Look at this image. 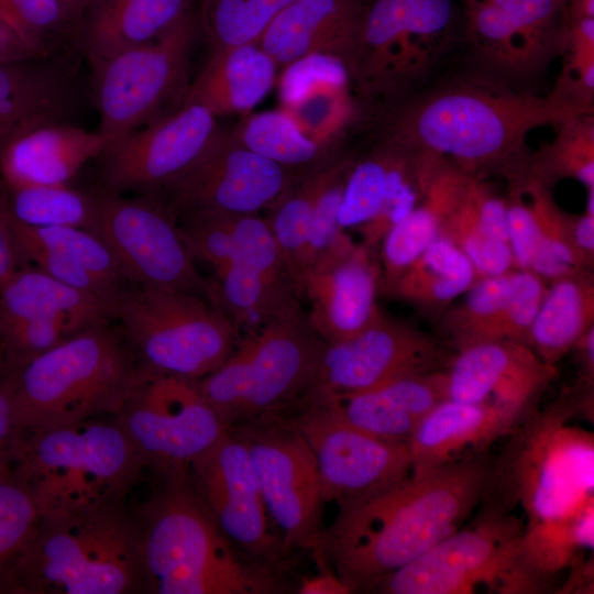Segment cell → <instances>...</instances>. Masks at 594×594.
I'll list each match as a JSON object with an SVG mask.
<instances>
[{
    "mask_svg": "<svg viewBox=\"0 0 594 594\" xmlns=\"http://www.w3.org/2000/svg\"><path fill=\"white\" fill-rule=\"evenodd\" d=\"M521 29L547 55L562 44L558 0H485Z\"/></svg>",
    "mask_w": 594,
    "mask_h": 594,
    "instance_id": "681fc988",
    "label": "cell"
},
{
    "mask_svg": "<svg viewBox=\"0 0 594 594\" xmlns=\"http://www.w3.org/2000/svg\"><path fill=\"white\" fill-rule=\"evenodd\" d=\"M302 173L252 152L231 130L220 129L205 153L157 197L175 220L198 211L260 213Z\"/></svg>",
    "mask_w": 594,
    "mask_h": 594,
    "instance_id": "e0dca14e",
    "label": "cell"
},
{
    "mask_svg": "<svg viewBox=\"0 0 594 594\" xmlns=\"http://www.w3.org/2000/svg\"><path fill=\"white\" fill-rule=\"evenodd\" d=\"M245 442L285 557L311 549L324 504L317 465L299 431L282 411L229 428Z\"/></svg>",
    "mask_w": 594,
    "mask_h": 594,
    "instance_id": "9a60e30c",
    "label": "cell"
},
{
    "mask_svg": "<svg viewBox=\"0 0 594 594\" xmlns=\"http://www.w3.org/2000/svg\"><path fill=\"white\" fill-rule=\"evenodd\" d=\"M468 178L443 220L440 235L462 251L480 278L502 275L514 270L510 248L495 238L480 219L466 191Z\"/></svg>",
    "mask_w": 594,
    "mask_h": 594,
    "instance_id": "ee69618b",
    "label": "cell"
},
{
    "mask_svg": "<svg viewBox=\"0 0 594 594\" xmlns=\"http://www.w3.org/2000/svg\"><path fill=\"white\" fill-rule=\"evenodd\" d=\"M367 0H296L266 28L257 44L278 70L311 55H328L349 69Z\"/></svg>",
    "mask_w": 594,
    "mask_h": 594,
    "instance_id": "cb8c5ba5",
    "label": "cell"
},
{
    "mask_svg": "<svg viewBox=\"0 0 594 594\" xmlns=\"http://www.w3.org/2000/svg\"><path fill=\"white\" fill-rule=\"evenodd\" d=\"M231 132L246 148L297 172L309 170L339 154L304 133L283 109L243 114Z\"/></svg>",
    "mask_w": 594,
    "mask_h": 594,
    "instance_id": "d590c367",
    "label": "cell"
},
{
    "mask_svg": "<svg viewBox=\"0 0 594 594\" xmlns=\"http://www.w3.org/2000/svg\"><path fill=\"white\" fill-rule=\"evenodd\" d=\"M41 515L11 459L0 460V594L10 570L32 537Z\"/></svg>",
    "mask_w": 594,
    "mask_h": 594,
    "instance_id": "f6af8a7d",
    "label": "cell"
},
{
    "mask_svg": "<svg viewBox=\"0 0 594 594\" xmlns=\"http://www.w3.org/2000/svg\"><path fill=\"white\" fill-rule=\"evenodd\" d=\"M16 255L7 219L0 205V287L19 268Z\"/></svg>",
    "mask_w": 594,
    "mask_h": 594,
    "instance_id": "9f6ffc18",
    "label": "cell"
},
{
    "mask_svg": "<svg viewBox=\"0 0 594 594\" xmlns=\"http://www.w3.org/2000/svg\"><path fill=\"white\" fill-rule=\"evenodd\" d=\"M442 370L400 376L360 392L300 398L364 432L408 444L424 417L446 399Z\"/></svg>",
    "mask_w": 594,
    "mask_h": 594,
    "instance_id": "603a6c76",
    "label": "cell"
},
{
    "mask_svg": "<svg viewBox=\"0 0 594 594\" xmlns=\"http://www.w3.org/2000/svg\"><path fill=\"white\" fill-rule=\"evenodd\" d=\"M194 0H90L80 41L92 67L152 42L193 12Z\"/></svg>",
    "mask_w": 594,
    "mask_h": 594,
    "instance_id": "f1b7e54d",
    "label": "cell"
},
{
    "mask_svg": "<svg viewBox=\"0 0 594 594\" xmlns=\"http://www.w3.org/2000/svg\"><path fill=\"white\" fill-rule=\"evenodd\" d=\"M113 419L145 468L162 479L187 476L193 461L227 429L198 381L153 371Z\"/></svg>",
    "mask_w": 594,
    "mask_h": 594,
    "instance_id": "4fadbf2b",
    "label": "cell"
},
{
    "mask_svg": "<svg viewBox=\"0 0 594 594\" xmlns=\"http://www.w3.org/2000/svg\"><path fill=\"white\" fill-rule=\"evenodd\" d=\"M144 593L139 526L122 503L41 516L6 594Z\"/></svg>",
    "mask_w": 594,
    "mask_h": 594,
    "instance_id": "8992f818",
    "label": "cell"
},
{
    "mask_svg": "<svg viewBox=\"0 0 594 594\" xmlns=\"http://www.w3.org/2000/svg\"><path fill=\"white\" fill-rule=\"evenodd\" d=\"M376 251L345 234L305 273L300 296L309 302L307 315L326 342L358 333L381 314Z\"/></svg>",
    "mask_w": 594,
    "mask_h": 594,
    "instance_id": "7402d4cb",
    "label": "cell"
},
{
    "mask_svg": "<svg viewBox=\"0 0 594 594\" xmlns=\"http://www.w3.org/2000/svg\"><path fill=\"white\" fill-rule=\"evenodd\" d=\"M469 175L440 161L432 168L420 202L383 238L380 248L381 292L441 234L443 220L458 200Z\"/></svg>",
    "mask_w": 594,
    "mask_h": 594,
    "instance_id": "4dcf8cb0",
    "label": "cell"
},
{
    "mask_svg": "<svg viewBox=\"0 0 594 594\" xmlns=\"http://www.w3.org/2000/svg\"><path fill=\"white\" fill-rule=\"evenodd\" d=\"M20 437L13 391L8 375L0 374V460L11 459L14 446Z\"/></svg>",
    "mask_w": 594,
    "mask_h": 594,
    "instance_id": "db71d44e",
    "label": "cell"
},
{
    "mask_svg": "<svg viewBox=\"0 0 594 594\" xmlns=\"http://www.w3.org/2000/svg\"><path fill=\"white\" fill-rule=\"evenodd\" d=\"M317 561V560H316ZM319 570L317 574L304 578L296 592L299 594H349L350 587L339 575L324 562L317 561Z\"/></svg>",
    "mask_w": 594,
    "mask_h": 594,
    "instance_id": "11a10c76",
    "label": "cell"
},
{
    "mask_svg": "<svg viewBox=\"0 0 594 594\" xmlns=\"http://www.w3.org/2000/svg\"><path fill=\"white\" fill-rule=\"evenodd\" d=\"M112 145L99 130L88 131L65 121L36 125L0 150L3 185H62Z\"/></svg>",
    "mask_w": 594,
    "mask_h": 594,
    "instance_id": "4316f807",
    "label": "cell"
},
{
    "mask_svg": "<svg viewBox=\"0 0 594 594\" xmlns=\"http://www.w3.org/2000/svg\"><path fill=\"white\" fill-rule=\"evenodd\" d=\"M279 411L312 453L324 503H336L339 508L359 504L413 470L407 443L364 432L305 398Z\"/></svg>",
    "mask_w": 594,
    "mask_h": 594,
    "instance_id": "2e32d148",
    "label": "cell"
},
{
    "mask_svg": "<svg viewBox=\"0 0 594 594\" xmlns=\"http://www.w3.org/2000/svg\"><path fill=\"white\" fill-rule=\"evenodd\" d=\"M41 57L0 23V63H13Z\"/></svg>",
    "mask_w": 594,
    "mask_h": 594,
    "instance_id": "6f0895ef",
    "label": "cell"
},
{
    "mask_svg": "<svg viewBox=\"0 0 594 594\" xmlns=\"http://www.w3.org/2000/svg\"><path fill=\"white\" fill-rule=\"evenodd\" d=\"M417 170L416 155L383 141L367 155L353 158L339 208L340 227L359 229L369 222L388 196Z\"/></svg>",
    "mask_w": 594,
    "mask_h": 594,
    "instance_id": "e575fe53",
    "label": "cell"
},
{
    "mask_svg": "<svg viewBox=\"0 0 594 594\" xmlns=\"http://www.w3.org/2000/svg\"><path fill=\"white\" fill-rule=\"evenodd\" d=\"M572 246L587 270L594 264V189L587 190L586 208L580 216L568 217Z\"/></svg>",
    "mask_w": 594,
    "mask_h": 594,
    "instance_id": "f5cc1de1",
    "label": "cell"
},
{
    "mask_svg": "<svg viewBox=\"0 0 594 594\" xmlns=\"http://www.w3.org/2000/svg\"><path fill=\"white\" fill-rule=\"evenodd\" d=\"M550 283L527 345L543 362L557 365L594 327L593 270H581Z\"/></svg>",
    "mask_w": 594,
    "mask_h": 594,
    "instance_id": "d6a6232c",
    "label": "cell"
},
{
    "mask_svg": "<svg viewBox=\"0 0 594 594\" xmlns=\"http://www.w3.org/2000/svg\"><path fill=\"white\" fill-rule=\"evenodd\" d=\"M277 72L274 61L257 43L210 51L182 105H200L215 117L246 114L271 91Z\"/></svg>",
    "mask_w": 594,
    "mask_h": 594,
    "instance_id": "83f0119b",
    "label": "cell"
},
{
    "mask_svg": "<svg viewBox=\"0 0 594 594\" xmlns=\"http://www.w3.org/2000/svg\"><path fill=\"white\" fill-rule=\"evenodd\" d=\"M198 33L197 18L191 12L161 37L94 67L98 130L112 144L165 116L162 109L169 102H183Z\"/></svg>",
    "mask_w": 594,
    "mask_h": 594,
    "instance_id": "7c38bea8",
    "label": "cell"
},
{
    "mask_svg": "<svg viewBox=\"0 0 594 594\" xmlns=\"http://www.w3.org/2000/svg\"><path fill=\"white\" fill-rule=\"evenodd\" d=\"M352 161V157L341 154L333 172L318 194L306 235L301 280L307 270L346 234L339 223V208Z\"/></svg>",
    "mask_w": 594,
    "mask_h": 594,
    "instance_id": "c3c4849f",
    "label": "cell"
},
{
    "mask_svg": "<svg viewBox=\"0 0 594 594\" xmlns=\"http://www.w3.org/2000/svg\"><path fill=\"white\" fill-rule=\"evenodd\" d=\"M163 482L136 519L144 593L273 594L286 590L275 568L251 559L223 535L188 475Z\"/></svg>",
    "mask_w": 594,
    "mask_h": 594,
    "instance_id": "277c9868",
    "label": "cell"
},
{
    "mask_svg": "<svg viewBox=\"0 0 594 594\" xmlns=\"http://www.w3.org/2000/svg\"><path fill=\"white\" fill-rule=\"evenodd\" d=\"M547 282L532 271L513 270L498 340L527 345L529 332L547 293Z\"/></svg>",
    "mask_w": 594,
    "mask_h": 594,
    "instance_id": "f907efd6",
    "label": "cell"
},
{
    "mask_svg": "<svg viewBox=\"0 0 594 594\" xmlns=\"http://www.w3.org/2000/svg\"><path fill=\"white\" fill-rule=\"evenodd\" d=\"M461 26L455 0H367L350 68L352 87L365 99L398 101L451 46Z\"/></svg>",
    "mask_w": 594,
    "mask_h": 594,
    "instance_id": "8fae6325",
    "label": "cell"
},
{
    "mask_svg": "<svg viewBox=\"0 0 594 594\" xmlns=\"http://www.w3.org/2000/svg\"><path fill=\"white\" fill-rule=\"evenodd\" d=\"M0 200L18 222L31 227L88 229L96 209V193L62 185H4Z\"/></svg>",
    "mask_w": 594,
    "mask_h": 594,
    "instance_id": "ab89813d",
    "label": "cell"
},
{
    "mask_svg": "<svg viewBox=\"0 0 594 594\" xmlns=\"http://www.w3.org/2000/svg\"><path fill=\"white\" fill-rule=\"evenodd\" d=\"M340 155L339 153L299 175L265 217L300 299L302 255L308 226L318 194L333 172Z\"/></svg>",
    "mask_w": 594,
    "mask_h": 594,
    "instance_id": "8d00e7d4",
    "label": "cell"
},
{
    "mask_svg": "<svg viewBox=\"0 0 594 594\" xmlns=\"http://www.w3.org/2000/svg\"><path fill=\"white\" fill-rule=\"evenodd\" d=\"M575 417L563 392L528 415L491 462L483 493L521 512L526 557L550 585L593 550L594 436Z\"/></svg>",
    "mask_w": 594,
    "mask_h": 594,
    "instance_id": "6da1fadb",
    "label": "cell"
},
{
    "mask_svg": "<svg viewBox=\"0 0 594 594\" xmlns=\"http://www.w3.org/2000/svg\"><path fill=\"white\" fill-rule=\"evenodd\" d=\"M526 417L504 408L444 399L424 417L408 441L413 468L442 466L486 454Z\"/></svg>",
    "mask_w": 594,
    "mask_h": 594,
    "instance_id": "484cf974",
    "label": "cell"
},
{
    "mask_svg": "<svg viewBox=\"0 0 594 594\" xmlns=\"http://www.w3.org/2000/svg\"><path fill=\"white\" fill-rule=\"evenodd\" d=\"M1 208L14 249L33 246L52 251L74 262L118 289L131 285L107 245L90 230L77 227H31L14 220Z\"/></svg>",
    "mask_w": 594,
    "mask_h": 594,
    "instance_id": "f35d334b",
    "label": "cell"
},
{
    "mask_svg": "<svg viewBox=\"0 0 594 594\" xmlns=\"http://www.w3.org/2000/svg\"><path fill=\"white\" fill-rule=\"evenodd\" d=\"M46 59L0 63V150L36 125L64 121L72 110V82Z\"/></svg>",
    "mask_w": 594,
    "mask_h": 594,
    "instance_id": "f546056e",
    "label": "cell"
},
{
    "mask_svg": "<svg viewBox=\"0 0 594 594\" xmlns=\"http://www.w3.org/2000/svg\"><path fill=\"white\" fill-rule=\"evenodd\" d=\"M486 454L417 469L381 493L339 508L310 549L354 592L418 559L477 508L488 477Z\"/></svg>",
    "mask_w": 594,
    "mask_h": 594,
    "instance_id": "7a4b0ae2",
    "label": "cell"
},
{
    "mask_svg": "<svg viewBox=\"0 0 594 594\" xmlns=\"http://www.w3.org/2000/svg\"><path fill=\"white\" fill-rule=\"evenodd\" d=\"M506 208L508 244L514 268L530 271L538 246L537 224L518 183H510Z\"/></svg>",
    "mask_w": 594,
    "mask_h": 594,
    "instance_id": "816d5d0a",
    "label": "cell"
},
{
    "mask_svg": "<svg viewBox=\"0 0 594 594\" xmlns=\"http://www.w3.org/2000/svg\"><path fill=\"white\" fill-rule=\"evenodd\" d=\"M479 279L470 260L440 235L402 273L386 295L440 316Z\"/></svg>",
    "mask_w": 594,
    "mask_h": 594,
    "instance_id": "836d02e7",
    "label": "cell"
},
{
    "mask_svg": "<svg viewBox=\"0 0 594 594\" xmlns=\"http://www.w3.org/2000/svg\"><path fill=\"white\" fill-rule=\"evenodd\" d=\"M188 479L223 535L258 563L278 568L285 557L244 440L227 428L197 457Z\"/></svg>",
    "mask_w": 594,
    "mask_h": 594,
    "instance_id": "d6986e66",
    "label": "cell"
},
{
    "mask_svg": "<svg viewBox=\"0 0 594 594\" xmlns=\"http://www.w3.org/2000/svg\"><path fill=\"white\" fill-rule=\"evenodd\" d=\"M561 4H564L568 0H558Z\"/></svg>",
    "mask_w": 594,
    "mask_h": 594,
    "instance_id": "680465c9",
    "label": "cell"
},
{
    "mask_svg": "<svg viewBox=\"0 0 594 594\" xmlns=\"http://www.w3.org/2000/svg\"><path fill=\"white\" fill-rule=\"evenodd\" d=\"M451 352L440 338L381 311L358 333L326 342L305 394L354 393L400 376L442 370Z\"/></svg>",
    "mask_w": 594,
    "mask_h": 594,
    "instance_id": "ac0fdd59",
    "label": "cell"
},
{
    "mask_svg": "<svg viewBox=\"0 0 594 594\" xmlns=\"http://www.w3.org/2000/svg\"><path fill=\"white\" fill-rule=\"evenodd\" d=\"M220 128L208 109L183 103L112 144L100 156L102 189L157 196L208 148Z\"/></svg>",
    "mask_w": 594,
    "mask_h": 594,
    "instance_id": "ffe728a7",
    "label": "cell"
},
{
    "mask_svg": "<svg viewBox=\"0 0 594 594\" xmlns=\"http://www.w3.org/2000/svg\"><path fill=\"white\" fill-rule=\"evenodd\" d=\"M111 318L148 370L193 381L220 366L240 339L217 306L188 292L129 285L112 302Z\"/></svg>",
    "mask_w": 594,
    "mask_h": 594,
    "instance_id": "30bf717a",
    "label": "cell"
},
{
    "mask_svg": "<svg viewBox=\"0 0 594 594\" xmlns=\"http://www.w3.org/2000/svg\"><path fill=\"white\" fill-rule=\"evenodd\" d=\"M446 399L504 408L528 416L558 377L528 345L487 340L455 351L442 370Z\"/></svg>",
    "mask_w": 594,
    "mask_h": 594,
    "instance_id": "44dd1931",
    "label": "cell"
},
{
    "mask_svg": "<svg viewBox=\"0 0 594 594\" xmlns=\"http://www.w3.org/2000/svg\"><path fill=\"white\" fill-rule=\"evenodd\" d=\"M0 374H1V367H0Z\"/></svg>",
    "mask_w": 594,
    "mask_h": 594,
    "instance_id": "91938a15",
    "label": "cell"
},
{
    "mask_svg": "<svg viewBox=\"0 0 594 594\" xmlns=\"http://www.w3.org/2000/svg\"><path fill=\"white\" fill-rule=\"evenodd\" d=\"M91 324L11 370L9 377L20 436L114 416L147 377L122 328Z\"/></svg>",
    "mask_w": 594,
    "mask_h": 594,
    "instance_id": "5b68a950",
    "label": "cell"
},
{
    "mask_svg": "<svg viewBox=\"0 0 594 594\" xmlns=\"http://www.w3.org/2000/svg\"><path fill=\"white\" fill-rule=\"evenodd\" d=\"M34 318H64L81 328L112 320L100 298L25 266L0 287V321Z\"/></svg>",
    "mask_w": 594,
    "mask_h": 594,
    "instance_id": "1f68e13d",
    "label": "cell"
},
{
    "mask_svg": "<svg viewBox=\"0 0 594 594\" xmlns=\"http://www.w3.org/2000/svg\"><path fill=\"white\" fill-rule=\"evenodd\" d=\"M592 110V103L560 85L547 96H536L466 82L395 108L382 141L444 161L473 177L499 172L512 180L527 172L524 148L531 130L559 127Z\"/></svg>",
    "mask_w": 594,
    "mask_h": 594,
    "instance_id": "3957f363",
    "label": "cell"
},
{
    "mask_svg": "<svg viewBox=\"0 0 594 594\" xmlns=\"http://www.w3.org/2000/svg\"><path fill=\"white\" fill-rule=\"evenodd\" d=\"M558 138L528 162V174L551 186L573 178L586 189L594 188V124L582 114L559 125Z\"/></svg>",
    "mask_w": 594,
    "mask_h": 594,
    "instance_id": "7bdbcfd3",
    "label": "cell"
},
{
    "mask_svg": "<svg viewBox=\"0 0 594 594\" xmlns=\"http://www.w3.org/2000/svg\"><path fill=\"white\" fill-rule=\"evenodd\" d=\"M82 329L64 318L0 321V367L20 366Z\"/></svg>",
    "mask_w": 594,
    "mask_h": 594,
    "instance_id": "7dc6e473",
    "label": "cell"
},
{
    "mask_svg": "<svg viewBox=\"0 0 594 594\" xmlns=\"http://www.w3.org/2000/svg\"><path fill=\"white\" fill-rule=\"evenodd\" d=\"M475 517L418 559L378 580L380 594H536L550 584L530 565L524 521L483 494Z\"/></svg>",
    "mask_w": 594,
    "mask_h": 594,
    "instance_id": "ba28073f",
    "label": "cell"
},
{
    "mask_svg": "<svg viewBox=\"0 0 594 594\" xmlns=\"http://www.w3.org/2000/svg\"><path fill=\"white\" fill-rule=\"evenodd\" d=\"M87 230L107 245L131 285L207 298L209 280L198 273L176 220L157 196L125 197L102 189L96 193Z\"/></svg>",
    "mask_w": 594,
    "mask_h": 594,
    "instance_id": "5bb4252c",
    "label": "cell"
},
{
    "mask_svg": "<svg viewBox=\"0 0 594 594\" xmlns=\"http://www.w3.org/2000/svg\"><path fill=\"white\" fill-rule=\"evenodd\" d=\"M296 0H200L198 31L210 51L257 43L268 24Z\"/></svg>",
    "mask_w": 594,
    "mask_h": 594,
    "instance_id": "b9f144b4",
    "label": "cell"
},
{
    "mask_svg": "<svg viewBox=\"0 0 594 594\" xmlns=\"http://www.w3.org/2000/svg\"><path fill=\"white\" fill-rule=\"evenodd\" d=\"M282 109L309 138L338 151L356 114L345 64L332 56L311 55L280 69Z\"/></svg>",
    "mask_w": 594,
    "mask_h": 594,
    "instance_id": "d4e9b609",
    "label": "cell"
},
{
    "mask_svg": "<svg viewBox=\"0 0 594 594\" xmlns=\"http://www.w3.org/2000/svg\"><path fill=\"white\" fill-rule=\"evenodd\" d=\"M529 196L534 212L538 246L530 271L546 282L568 274L587 270L575 253L569 234L568 217L556 204L550 186L534 178L527 172L517 182Z\"/></svg>",
    "mask_w": 594,
    "mask_h": 594,
    "instance_id": "60d3db41",
    "label": "cell"
},
{
    "mask_svg": "<svg viewBox=\"0 0 594 594\" xmlns=\"http://www.w3.org/2000/svg\"><path fill=\"white\" fill-rule=\"evenodd\" d=\"M11 461L41 516L122 503L145 469L121 427L102 417L20 436Z\"/></svg>",
    "mask_w": 594,
    "mask_h": 594,
    "instance_id": "52a82bcc",
    "label": "cell"
},
{
    "mask_svg": "<svg viewBox=\"0 0 594 594\" xmlns=\"http://www.w3.org/2000/svg\"><path fill=\"white\" fill-rule=\"evenodd\" d=\"M324 345L299 305L241 334L200 392L227 428L282 410L310 386Z\"/></svg>",
    "mask_w": 594,
    "mask_h": 594,
    "instance_id": "9c48e42d",
    "label": "cell"
},
{
    "mask_svg": "<svg viewBox=\"0 0 594 594\" xmlns=\"http://www.w3.org/2000/svg\"><path fill=\"white\" fill-rule=\"evenodd\" d=\"M512 271L479 279L461 301L439 316L441 340L450 351L498 340L510 289Z\"/></svg>",
    "mask_w": 594,
    "mask_h": 594,
    "instance_id": "74e56055",
    "label": "cell"
},
{
    "mask_svg": "<svg viewBox=\"0 0 594 594\" xmlns=\"http://www.w3.org/2000/svg\"><path fill=\"white\" fill-rule=\"evenodd\" d=\"M69 21L59 0H0V23L41 58L56 51L57 36Z\"/></svg>",
    "mask_w": 594,
    "mask_h": 594,
    "instance_id": "bcb514c9",
    "label": "cell"
}]
</instances>
